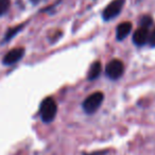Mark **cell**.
I'll return each mask as SVG.
<instances>
[{"mask_svg": "<svg viewBox=\"0 0 155 155\" xmlns=\"http://www.w3.org/2000/svg\"><path fill=\"white\" fill-rule=\"evenodd\" d=\"M24 54H25L24 48H15V49H12L11 51H9L5 54L2 62L5 65H13L15 63H17L19 60H21Z\"/></svg>", "mask_w": 155, "mask_h": 155, "instance_id": "cell-5", "label": "cell"}, {"mask_svg": "<svg viewBox=\"0 0 155 155\" xmlns=\"http://www.w3.org/2000/svg\"><path fill=\"white\" fill-rule=\"evenodd\" d=\"M149 29L148 28H142L140 27L138 30L135 31L133 34V41L135 45L137 46H143L144 44L148 43L149 39Z\"/></svg>", "mask_w": 155, "mask_h": 155, "instance_id": "cell-6", "label": "cell"}, {"mask_svg": "<svg viewBox=\"0 0 155 155\" xmlns=\"http://www.w3.org/2000/svg\"><path fill=\"white\" fill-rule=\"evenodd\" d=\"M32 1H33V2H34V3H37V2H39L41 0H32Z\"/></svg>", "mask_w": 155, "mask_h": 155, "instance_id": "cell-13", "label": "cell"}, {"mask_svg": "<svg viewBox=\"0 0 155 155\" xmlns=\"http://www.w3.org/2000/svg\"><path fill=\"white\" fill-rule=\"evenodd\" d=\"M123 5H124V0H114V1H112L104 9L103 13H102L103 19L107 21V20H110L113 18L117 17L120 14L121 10L123 8Z\"/></svg>", "mask_w": 155, "mask_h": 155, "instance_id": "cell-4", "label": "cell"}, {"mask_svg": "<svg viewBox=\"0 0 155 155\" xmlns=\"http://www.w3.org/2000/svg\"><path fill=\"white\" fill-rule=\"evenodd\" d=\"M132 30V24L129 21H125L120 24L118 27H117V30H116V37L118 41H122L124 39L127 35L131 33Z\"/></svg>", "mask_w": 155, "mask_h": 155, "instance_id": "cell-7", "label": "cell"}, {"mask_svg": "<svg viewBox=\"0 0 155 155\" xmlns=\"http://www.w3.org/2000/svg\"><path fill=\"white\" fill-rule=\"evenodd\" d=\"M148 44L151 46V47H155V29L150 33V34H149Z\"/></svg>", "mask_w": 155, "mask_h": 155, "instance_id": "cell-12", "label": "cell"}, {"mask_svg": "<svg viewBox=\"0 0 155 155\" xmlns=\"http://www.w3.org/2000/svg\"><path fill=\"white\" fill-rule=\"evenodd\" d=\"M22 27H24V25H20V26H17V27H15V28L10 29V30L7 32V34H5V41H10V39H11L12 37L15 36V35L17 34V33L19 32L20 30H21Z\"/></svg>", "mask_w": 155, "mask_h": 155, "instance_id": "cell-9", "label": "cell"}, {"mask_svg": "<svg viewBox=\"0 0 155 155\" xmlns=\"http://www.w3.org/2000/svg\"><path fill=\"white\" fill-rule=\"evenodd\" d=\"M104 99V96L102 93L100 91H97V93H94L91 95H89L86 99L84 100L82 106L83 110L86 114L91 115L96 112L97 110H99L100 105L102 104Z\"/></svg>", "mask_w": 155, "mask_h": 155, "instance_id": "cell-2", "label": "cell"}, {"mask_svg": "<svg viewBox=\"0 0 155 155\" xmlns=\"http://www.w3.org/2000/svg\"><path fill=\"white\" fill-rule=\"evenodd\" d=\"M152 24H153V20L150 16H143V17L140 19V27H142V28L149 29Z\"/></svg>", "mask_w": 155, "mask_h": 155, "instance_id": "cell-11", "label": "cell"}, {"mask_svg": "<svg viewBox=\"0 0 155 155\" xmlns=\"http://www.w3.org/2000/svg\"><path fill=\"white\" fill-rule=\"evenodd\" d=\"M41 120L45 123H50L56 116V113H58V105H56V102L54 101L52 98H46L43 100L41 104Z\"/></svg>", "mask_w": 155, "mask_h": 155, "instance_id": "cell-1", "label": "cell"}, {"mask_svg": "<svg viewBox=\"0 0 155 155\" xmlns=\"http://www.w3.org/2000/svg\"><path fill=\"white\" fill-rule=\"evenodd\" d=\"M124 66L120 60H113L106 65L105 73L112 80H118L119 78L123 74Z\"/></svg>", "mask_w": 155, "mask_h": 155, "instance_id": "cell-3", "label": "cell"}, {"mask_svg": "<svg viewBox=\"0 0 155 155\" xmlns=\"http://www.w3.org/2000/svg\"><path fill=\"white\" fill-rule=\"evenodd\" d=\"M10 5H11L10 0H0V16H2L9 11Z\"/></svg>", "mask_w": 155, "mask_h": 155, "instance_id": "cell-10", "label": "cell"}, {"mask_svg": "<svg viewBox=\"0 0 155 155\" xmlns=\"http://www.w3.org/2000/svg\"><path fill=\"white\" fill-rule=\"evenodd\" d=\"M101 70H102L101 63H100L99 61H97V62H94L93 64H91V68H89V71H88V79L91 81L96 80L97 78H99L100 73H101Z\"/></svg>", "mask_w": 155, "mask_h": 155, "instance_id": "cell-8", "label": "cell"}]
</instances>
